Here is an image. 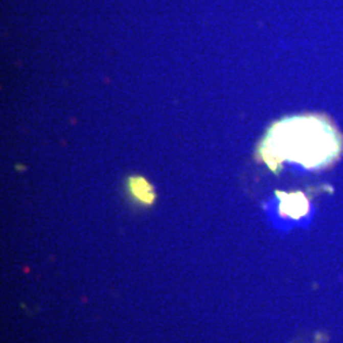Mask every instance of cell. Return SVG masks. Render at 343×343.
I'll return each instance as SVG.
<instances>
[{
  "label": "cell",
  "instance_id": "cell-1",
  "mask_svg": "<svg viewBox=\"0 0 343 343\" xmlns=\"http://www.w3.org/2000/svg\"><path fill=\"white\" fill-rule=\"evenodd\" d=\"M259 151L262 161L273 171L284 162L323 169L341 156L343 139L328 117L301 115L272 125Z\"/></svg>",
  "mask_w": 343,
  "mask_h": 343
},
{
  "label": "cell",
  "instance_id": "cell-2",
  "mask_svg": "<svg viewBox=\"0 0 343 343\" xmlns=\"http://www.w3.org/2000/svg\"><path fill=\"white\" fill-rule=\"evenodd\" d=\"M129 190L132 197L138 202L144 203V205H151L155 200V193H154L151 186L149 185L148 180L141 177L130 178Z\"/></svg>",
  "mask_w": 343,
  "mask_h": 343
},
{
  "label": "cell",
  "instance_id": "cell-3",
  "mask_svg": "<svg viewBox=\"0 0 343 343\" xmlns=\"http://www.w3.org/2000/svg\"><path fill=\"white\" fill-rule=\"evenodd\" d=\"M303 202L305 201L303 200V196L301 195H289L287 198H282V205L281 209L284 213H286L287 215L292 217H299L305 213L306 205L303 206Z\"/></svg>",
  "mask_w": 343,
  "mask_h": 343
}]
</instances>
